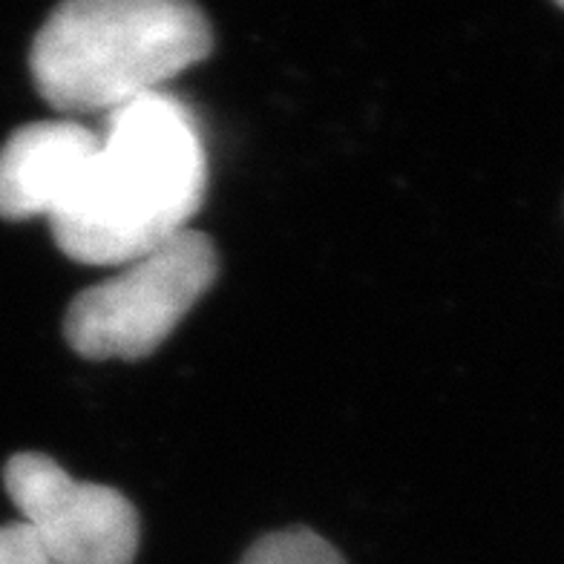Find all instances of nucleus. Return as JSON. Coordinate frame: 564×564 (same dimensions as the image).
Masks as SVG:
<instances>
[{
    "label": "nucleus",
    "instance_id": "nucleus-2",
    "mask_svg": "<svg viewBox=\"0 0 564 564\" xmlns=\"http://www.w3.org/2000/svg\"><path fill=\"white\" fill-rule=\"evenodd\" d=\"M214 53L194 0H61L37 30L30 73L58 112H112Z\"/></svg>",
    "mask_w": 564,
    "mask_h": 564
},
{
    "label": "nucleus",
    "instance_id": "nucleus-3",
    "mask_svg": "<svg viewBox=\"0 0 564 564\" xmlns=\"http://www.w3.org/2000/svg\"><path fill=\"white\" fill-rule=\"evenodd\" d=\"M210 237L182 230L119 276L82 291L64 317V337L87 360H141L153 355L216 282Z\"/></svg>",
    "mask_w": 564,
    "mask_h": 564
},
{
    "label": "nucleus",
    "instance_id": "nucleus-8",
    "mask_svg": "<svg viewBox=\"0 0 564 564\" xmlns=\"http://www.w3.org/2000/svg\"><path fill=\"white\" fill-rule=\"evenodd\" d=\"M553 3H556L558 9H564V0H553Z\"/></svg>",
    "mask_w": 564,
    "mask_h": 564
},
{
    "label": "nucleus",
    "instance_id": "nucleus-4",
    "mask_svg": "<svg viewBox=\"0 0 564 564\" xmlns=\"http://www.w3.org/2000/svg\"><path fill=\"white\" fill-rule=\"evenodd\" d=\"M3 484L23 524L53 564H133L139 512L130 498L105 484L75 481L50 455L18 453Z\"/></svg>",
    "mask_w": 564,
    "mask_h": 564
},
{
    "label": "nucleus",
    "instance_id": "nucleus-6",
    "mask_svg": "<svg viewBox=\"0 0 564 564\" xmlns=\"http://www.w3.org/2000/svg\"><path fill=\"white\" fill-rule=\"evenodd\" d=\"M239 564H346L332 544L314 530L294 528L262 535Z\"/></svg>",
    "mask_w": 564,
    "mask_h": 564
},
{
    "label": "nucleus",
    "instance_id": "nucleus-1",
    "mask_svg": "<svg viewBox=\"0 0 564 564\" xmlns=\"http://www.w3.org/2000/svg\"><path fill=\"white\" fill-rule=\"evenodd\" d=\"M205 194L199 121L182 98L156 89L107 112L101 148L50 228L69 260L127 265L187 230Z\"/></svg>",
    "mask_w": 564,
    "mask_h": 564
},
{
    "label": "nucleus",
    "instance_id": "nucleus-7",
    "mask_svg": "<svg viewBox=\"0 0 564 564\" xmlns=\"http://www.w3.org/2000/svg\"><path fill=\"white\" fill-rule=\"evenodd\" d=\"M0 564H53V558L23 521H12L0 528Z\"/></svg>",
    "mask_w": 564,
    "mask_h": 564
},
{
    "label": "nucleus",
    "instance_id": "nucleus-5",
    "mask_svg": "<svg viewBox=\"0 0 564 564\" xmlns=\"http://www.w3.org/2000/svg\"><path fill=\"white\" fill-rule=\"evenodd\" d=\"M101 148V133L78 121L18 127L0 148V219H53L75 196Z\"/></svg>",
    "mask_w": 564,
    "mask_h": 564
}]
</instances>
